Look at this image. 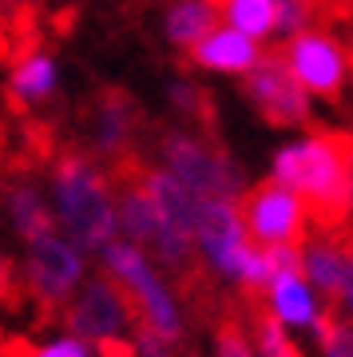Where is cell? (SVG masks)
<instances>
[{
  "instance_id": "1",
  "label": "cell",
  "mask_w": 353,
  "mask_h": 357,
  "mask_svg": "<svg viewBox=\"0 0 353 357\" xmlns=\"http://www.w3.org/2000/svg\"><path fill=\"white\" fill-rule=\"evenodd\" d=\"M306 203L314 227L353 222V131H310L274 155V175Z\"/></svg>"
},
{
  "instance_id": "2",
  "label": "cell",
  "mask_w": 353,
  "mask_h": 357,
  "mask_svg": "<svg viewBox=\"0 0 353 357\" xmlns=\"http://www.w3.org/2000/svg\"><path fill=\"white\" fill-rule=\"evenodd\" d=\"M48 203H52V215H56V227L76 246H84L88 255H96L103 243H112L119 234V222H115V178L88 151L56 147Z\"/></svg>"
},
{
  "instance_id": "3",
  "label": "cell",
  "mask_w": 353,
  "mask_h": 357,
  "mask_svg": "<svg viewBox=\"0 0 353 357\" xmlns=\"http://www.w3.org/2000/svg\"><path fill=\"white\" fill-rule=\"evenodd\" d=\"M96 258H100L103 274H112L123 286V294L131 298L139 330L155 333L163 342L183 345V337H187V314H183V302H179V290H175V282H171V274L147 250L127 243L123 234H115L112 243H103L96 250Z\"/></svg>"
},
{
  "instance_id": "4",
  "label": "cell",
  "mask_w": 353,
  "mask_h": 357,
  "mask_svg": "<svg viewBox=\"0 0 353 357\" xmlns=\"http://www.w3.org/2000/svg\"><path fill=\"white\" fill-rule=\"evenodd\" d=\"M190 238H195L199 266L206 274H215V278L250 294H258V286L270 278L266 250L258 243H250L234 199H202Z\"/></svg>"
},
{
  "instance_id": "5",
  "label": "cell",
  "mask_w": 353,
  "mask_h": 357,
  "mask_svg": "<svg viewBox=\"0 0 353 357\" xmlns=\"http://www.w3.org/2000/svg\"><path fill=\"white\" fill-rule=\"evenodd\" d=\"M60 326L96 345L100 357H131V337L139 330V318L123 286L112 274L91 270L76 286V294L60 306Z\"/></svg>"
},
{
  "instance_id": "6",
  "label": "cell",
  "mask_w": 353,
  "mask_h": 357,
  "mask_svg": "<svg viewBox=\"0 0 353 357\" xmlns=\"http://www.w3.org/2000/svg\"><path fill=\"white\" fill-rule=\"evenodd\" d=\"M88 250L76 246L63 230H48L40 238L24 243V262H20V294H28L44 314H60V306L76 294V286L91 274Z\"/></svg>"
},
{
  "instance_id": "7",
  "label": "cell",
  "mask_w": 353,
  "mask_h": 357,
  "mask_svg": "<svg viewBox=\"0 0 353 357\" xmlns=\"http://www.w3.org/2000/svg\"><path fill=\"white\" fill-rule=\"evenodd\" d=\"M159 159L179 183H187L199 199H239L242 175L234 159L223 151L215 135L195 131H163L159 135Z\"/></svg>"
},
{
  "instance_id": "8",
  "label": "cell",
  "mask_w": 353,
  "mask_h": 357,
  "mask_svg": "<svg viewBox=\"0 0 353 357\" xmlns=\"http://www.w3.org/2000/svg\"><path fill=\"white\" fill-rule=\"evenodd\" d=\"M234 203H239V218L250 234V243H258L262 250L266 246H302V238L314 230L306 203L278 178L242 187Z\"/></svg>"
},
{
  "instance_id": "9",
  "label": "cell",
  "mask_w": 353,
  "mask_h": 357,
  "mask_svg": "<svg viewBox=\"0 0 353 357\" xmlns=\"http://www.w3.org/2000/svg\"><path fill=\"white\" fill-rule=\"evenodd\" d=\"M302 274L310 278L329 314L353 321V222L341 227H314L298 246Z\"/></svg>"
},
{
  "instance_id": "10",
  "label": "cell",
  "mask_w": 353,
  "mask_h": 357,
  "mask_svg": "<svg viewBox=\"0 0 353 357\" xmlns=\"http://www.w3.org/2000/svg\"><path fill=\"white\" fill-rule=\"evenodd\" d=\"M242 88H246L254 107L262 112V119L274 123V128H298V123L310 119V96L298 84V76L286 68L278 44L258 52V60L246 68V84Z\"/></svg>"
},
{
  "instance_id": "11",
  "label": "cell",
  "mask_w": 353,
  "mask_h": 357,
  "mask_svg": "<svg viewBox=\"0 0 353 357\" xmlns=\"http://www.w3.org/2000/svg\"><path fill=\"white\" fill-rule=\"evenodd\" d=\"M258 306L270 321H278L286 333H306L314 337L329 318L326 298L310 286V278L302 274V266H282L258 286Z\"/></svg>"
},
{
  "instance_id": "12",
  "label": "cell",
  "mask_w": 353,
  "mask_h": 357,
  "mask_svg": "<svg viewBox=\"0 0 353 357\" xmlns=\"http://www.w3.org/2000/svg\"><path fill=\"white\" fill-rule=\"evenodd\" d=\"M282 60L290 68L298 84L306 91H317V96H338L341 84H345V72H350V52L333 32H326L322 24L306 28L298 36H290L286 44H278Z\"/></svg>"
},
{
  "instance_id": "13",
  "label": "cell",
  "mask_w": 353,
  "mask_h": 357,
  "mask_svg": "<svg viewBox=\"0 0 353 357\" xmlns=\"http://www.w3.org/2000/svg\"><path fill=\"white\" fill-rule=\"evenodd\" d=\"M135 135H139V107L131 103V96L123 88H100V96H96V131H91L96 155L107 159V167L123 163V159L139 155Z\"/></svg>"
},
{
  "instance_id": "14",
  "label": "cell",
  "mask_w": 353,
  "mask_h": 357,
  "mask_svg": "<svg viewBox=\"0 0 353 357\" xmlns=\"http://www.w3.org/2000/svg\"><path fill=\"white\" fill-rule=\"evenodd\" d=\"M4 211L13 218V230L20 234V243L28 238H40L48 230H60L56 227V215H52V203L40 195V187L32 178L16 175L8 187H4Z\"/></svg>"
},
{
  "instance_id": "15",
  "label": "cell",
  "mask_w": 353,
  "mask_h": 357,
  "mask_svg": "<svg viewBox=\"0 0 353 357\" xmlns=\"http://www.w3.org/2000/svg\"><path fill=\"white\" fill-rule=\"evenodd\" d=\"M258 44L254 36L239 32V28H211L206 36L187 52L195 64L202 68H218V72H246V68L258 60Z\"/></svg>"
},
{
  "instance_id": "16",
  "label": "cell",
  "mask_w": 353,
  "mask_h": 357,
  "mask_svg": "<svg viewBox=\"0 0 353 357\" xmlns=\"http://www.w3.org/2000/svg\"><path fill=\"white\" fill-rule=\"evenodd\" d=\"M52 84H56L52 60L44 56V52H32V56H24V60H16V72H13V79H8L4 100H8V107H13L16 115H24L28 103L44 100V96L52 91Z\"/></svg>"
},
{
  "instance_id": "17",
  "label": "cell",
  "mask_w": 353,
  "mask_h": 357,
  "mask_svg": "<svg viewBox=\"0 0 353 357\" xmlns=\"http://www.w3.org/2000/svg\"><path fill=\"white\" fill-rule=\"evenodd\" d=\"M215 24H218V13L206 0H183V4H175L171 16H167V36L175 40L179 48L190 52Z\"/></svg>"
},
{
  "instance_id": "18",
  "label": "cell",
  "mask_w": 353,
  "mask_h": 357,
  "mask_svg": "<svg viewBox=\"0 0 353 357\" xmlns=\"http://www.w3.org/2000/svg\"><path fill=\"white\" fill-rule=\"evenodd\" d=\"M0 357H100V349L63 330L44 337V342H8L0 349Z\"/></svg>"
},
{
  "instance_id": "19",
  "label": "cell",
  "mask_w": 353,
  "mask_h": 357,
  "mask_svg": "<svg viewBox=\"0 0 353 357\" xmlns=\"http://www.w3.org/2000/svg\"><path fill=\"white\" fill-rule=\"evenodd\" d=\"M171 103H175L187 119L199 123L202 135H215V100H211V91L206 88H199V84H183V79H179L175 88H171Z\"/></svg>"
},
{
  "instance_id": "20",
  "label": "cell",
  "mask_w": 353,
  "mask_h": 357,
  "mask_svg": "<svg viewBox=\"0 0 353 357\" xmlns=\"http://www.w3.org/2000/svg\"><path fill=\"white\" fill-rule=\"evenodd\" d=\"M250 337H254V349L258 357H302L294 333H286L278 321H270L266 314H258V321L250 326Z\"/></svg>"
},
{
  "instance_id": "21",
  "label": "cell",
  "mask_w": 353,
  "mask_h": 357,
  "mask_svg": "<svg viewBox=\"0 0 353 357\" xmlns=\"http://www.w3.org/2000/svg\"><path fill=\"white\" fill-rule=\"evenodd\" d=\"M317 357H353V321L329 314L326 326L314 333Z\"/></svg>"
},
{
  "instance_id": "22",
  "label": "cell",
  "mask_w": 353,
  "mask_h": 357,
  "mask_svg": "<svg viewBox=\"0 0 353 357\" xmlns=\"http://www.w3.org/2000/svg\"><path fill=\"white\" fill-rule=\"evenodd\" d=\"M317 24L333 32L353 56V0H317Z\"/></svg>"
},
{
  "instance_id": "23",
  "label": "cell",
  "mask_w": 353,
  "mask_h": 357,
  "mask_svg": "<svg viewBox=\"0 0 353 357\" xmlns=\"http://www.w3.org/2000/svg\"><path fill=\"white\" fill-rule=\"evenodd\" d=\"M211 357H258L250 330H246V326H239V321H223V326L215 330Z\"/></svg>"
},
{
  "instance_id": "24",
  "label": "cell",
  "mask_w": 353,
  "mask_h": 357,
  "mask_svg": "<svg viewBox=\"0 0 353 357\" xmlns=\"http://www.w3.org/2000/svg\"><path fill=\"white\" fill-rule=\"evenodd\" d=\"M131 357H183V354H179V342H163V337H155L147 330H135Z\"/></svg>"
},
{
  "instance_id": "25",
  "label": "cell",
  "mask_w": 353,
  "mask_h": 357,
  "mask_svg": "<svg viewBox=\"0 0 353 357\" xmlns=\"http://www.w3.org/2000/svg\"><path fill=\"white\" fill-rule=\"evenodd\" d=\"M16 294H20V270H16L13 258L0 255V306H4V302H13Z\"/></svg>"
},
{
  "instance_id": "26",
  "label": "cell",
  "mask_w": 353,
  "mask_h": 357,
  "mask_svg": "<svg viewBox=\"0 0 353 357\" xmlns=\"http://www.w3.org/2000/svg\"><path fill=\"white\" fill-rule=\"evenodd\" d=\"M8 151H13V143H8V128H4V123H0V163H4V159H8Z\"/></svg>"
},
{
  "instance_id": "27",
  "label": "cell",
  "mask_w": 353,
  "mask_h": 357,
  "mask_svg": "<svg viewBox=\"0 0 353 357\" xmlns=\"http://www.w3.org/2000/svg\"><path fill=\"white\" fill-rule=\"evenodd\" d=\"M8 60V36H4V28H0V64Z\"/></svg>"
}]
</instances>
